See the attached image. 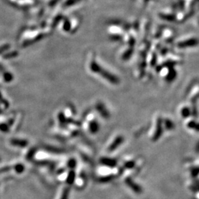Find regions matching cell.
I'll return each mask as SVG.
<instances>
[{
	"label": "cell",
	"instance_id": "4",
	"mask_svg": "<svg viewBox=\"0 0 199 199\" xmlns=\"http://www.w3.org/2000/svg\"><path fill=\"white\" fill-rule=\"evenodd\" d=\"M190 109L187 107H184L181 109V115L183 116V117H188V116H190Z\"/></svg>",
	"mask_w": 199,
	"mask_h": 199
},
{
	"label": "cell",
	"instance_id": "1",
	"mask_svg": "<svg viewBox=\"0 0 199 199\" xmlns=\"http://www.w3.org/2000/svg\"><path fill=\"white\" fill-rule=\"evenodd\" d=\"M199 44V40L197 39H190L188 40L184 41V42H179L177 44V47L178 48H189V47H196L197 45H198Z\"/></svg>",
	"mask_w": 199,
	"mask_h": 199
},
{
	"label": "cell",
	"instance_id": "6",
	"mask_svg": "<svg viewBox=\"0 0 199 199\" xmlns=\"http://www.w3.org/2000/svg\"><path fill=\"white\" fill-rule=\"evenodd\" d=\"M132 52H133V50H132L131 49H128V52H126L124 55H123V59H125V60L128 59V58L131 57V56L132 55Z\"/></svg>",
	"mask_w": 199,
	"mask_h": 199
},
{
	"label": "cell",
	"instance_id": "3",
	"mask_svg": "<svg viewBox=\"0 0 199 199\" xmlns=\"http://www.w3.org/2000/svg\"><path fill=\"white\" fill-rule=\"evenodd\" d=\"M176 75H177V73H176V70L173 69H171V70L170 71V73H168L167 76V82H172L173 80H175V78H176Z\"/></svg>",
	"mask_w": 199,
	"mask_h": 199
},
{
	"label": "cell",
	"instance_id": "5",
	"mask_svg": "<svg viewBox=\"0 0 199 199\" xmlns=\"http://www.w3.org/2000/svg\"><path fill=\"white\" fill-rule=\"evenodd\" d=\"M160 17L162 19H163L167 20V21H170V22L174 21L175 19H176V17H175V16H172V15H164V14H162V15H161Z\"/></svg>",
	"mask_w": 199,
	"mask_h": 199
},
{
	"label": "cell",
	"instance_id": "2",
	"mask_svg": "<svg viewBox=\"0 0 199 199\" xmlns=\"http://www.w3.org/2000/svg\"><path fill=\"white\" fill-rule=\"evenodd\" d=\"M102 75V76L104 78H106V80H109V82H110L112 84H118L120 83V80L117 77L114 75L113 74H111L109 72L105 71V70H101V72L100 73Z\"/></svg>",
	"mask_w": 199,
	"mask_h": 199
}]
</instances>
